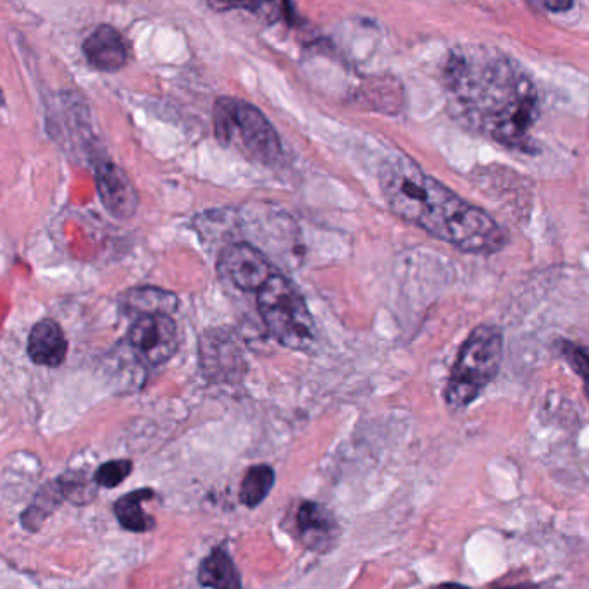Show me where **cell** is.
Returning a JSON list of instances; mask_svg holds the SVG:
<instances>
[{
	"mask_svg": "<svg viewBox=\"0 0 589 589\" xmlns=\"http://www.w3.org/2000/svg\"><path fill=\"white\" fill-rule=\"evenodd\" d=\"M295 526L302 543L316 552H326L328 548L335 545L336 534H338L335 519L319 503H302L297 510Z\"/></svg>",
	"mask_w": 589,
	"mask_h": 589,
	"instance_id": "obj_10",
	"label": "cell"
},
{
	"mask_svg": "<svg viewBox=\"0 0 589 589\" xmlns=\"http://www.w3.org/2000/svg\"><path fill=\"white\" fill-rule=\"evenodd\" d=\"M121 309L130 316H150V314H168L176 310L178 298L171 292L154 288V286H140L124 292L119 298Z\"/></svg>",
	"mask_w": 589,
	"mask_h": 589,
	"instance_id": "obj_12",
	"label": "cell"
},
{
	"mask_svg": "<svg viewBox=\"0 0 589 589\" xmlns=\"http://www.w3.org/2000/svg\"><path fill=\"white\" fill-rule=\"evenodd\" d=\"M28 355L37 366H61L68 355V340L59 323L44 319L33 326L28 338Z\"/></svg>",
	"mask_w": 589,
	"mask_h": 589,
	"instance_id": "obj_11",
	"label": "cell"
},
{
	"mask_svg": "<svg viewBox=\"0 0 589 589\" xmlns=\"http://www.w3.org/2000/svg\"><path fill=\"white\" fill-rule=\"evenodd\" d=\"M83 52L90 66L104 73H116L128 61V47L116 28L102 25L85 40Z\"/></svg>",
	"mask_w": 589,
	"mask_h": 589,
	"instance_id": "obj_9",
	"label": "cell"
},
{
	"mask_svg": "<svg viewBox=\"0 0 589 589\" xmlns=\"http://www.w3.org/2000/svg\"><path fill=\"white\" fill-rule=\"evenodd\" d=\"M257 305L269 335L283 347L309 352L316 343V326L297 288L274 274L257 292Z\"/></svg>",
	"mask_w": 589,
	"mask_h": 589,
	"instance_id": "obj_4",
	"label": "cell"
},
{
	"mask_svg": "<svg viewBox=\"0 0 589 589\" xmlns=\"http://www.w3.org/2000/svg\"><path fill=\"white\" fill-rule=\"evenodd\" d=\"M62 498H64V495H62L59 483L47 484L38 493L37 498L33 500L30 507L25 510V514L21 515L23 526L30 529V531H37L38 527L42 526V522L52 514V510H56Z\"/></svg>",
	"mask_w": 589,
	"mask_h": 589,
	"instance_id": "obj_16",
	"label": "cell"
},
{
	"mask_svg": "<svg viewBox=\"0 0 589 589\" xmlns=\"http://www.w3.org/2000/svg\"><path fill=\"white\" fill-rule=\"evenodd\" d=\"M533 2L550 13H564L572 7V0H533Z\"/></svg>",
	"mask_w": 589,
	"mask_h": 589,
	"instance_id": "obj_20",
	"label": "cell"
},
{
	"mask_svg": "<svg viewBox=\"0 0 589 589\" xmlns=\"http://www.w3.org/2000/svg\"><path fill=\"white\" fill-rule=\"evenodd\" d=\"M393 214L467 254H496L507 233L495 219L424 173L409 157H393L379 171Z\"/></svg>",
	"mask_w": 589,
	"mask_h": 589,
	"instance_id": "obj_2",
	"label": "cell"
},
{
	"mask_svg": "<svg viewBox=\"0 0 589 589\" xmlns=\"http://www.w3.org/2000/svg\"><path fill=\"white\" fill-rule=\"evenodd\" d=\"M274 479L276 476L269 465L250 467L243 478L242 488H240V500L243 505H247L250 509L261 505L273 490Z\"/></svg>",
	"mask_w": 589,
	"mask_h": 589,
	"instance_id": "obj_15",
	"label": "cell"
},
{
	"mask_svg": "<svg viewBox=\"0 0 589 589\" xmlns=\"http://www.w3.org/2000/svg\"><path fill=\"white\" fill-rule=\"evenodd\" d=\"M199 581L205 588L242 589V577L236 569L230 553L217 548L209 557L202 560L199 567Z\"/></svg>",
	"mask_w": 589,
	"mask_h": 589,
	"instance_id": "obj_13",
	"label": "cell"
},
{
	"mask_svg": "<svg viewBox=\"0 0 589 589\" xmlns=\"http://www.w3.org/2000/svg\"><path fill=\"white\" fill-rule=\"evenodd\" d=\"M221 269L243 292H259L276 274L266 255L248 243H231L230 247L224 248Z\"/></svg>",
	"mask_w": 589,
	"mask_h": 589,
	"instance_id": "obj_7",
	"label": "cell"
},
{
	"mask_svg": "<svg viewBox=\"0 0 589 589\" xmlns=\"http://www.w3.org/2000/svg\"><path fill=\"white\" fill-rule=\"evenodd\" d=\"M95 183L102 204L112 216L119 219L135 216L140 204L137 188L123 169L112 162H102L95 169Z\"/></svg>",
	"mask_w": 589,
	"mask_h": 589,
	"instance_id": "obj_8",
	"label": "cell"
},
{
	"mask_svg": "<svg viewBox=\"0 0 589 589\" xmlns=\"http://www.w3.org/2000/svg\"><path fill=\"white\" fill-rule=\"evenodd\" d=\"M235 135L242 140L243 149L262 164H274L281 155V140L273 124L257 107L236 100Z\"/></svg>",
	"mask_w": 589,
	"mask_h": 589,
	"instance_id": "obj_6",
	"label": "cell"
},
{
	"mask_svg": "<svg viewBox=\"0 0 589 589\" xmlns=\"http://www.w3.org/2000/svg\"><path fill=\"white\" fill-rule=\"evenodd\" d=\"M557 350L560 357L569 364L572 371L581 378L584 386V393L589 400V350L577 345L574 341L558 340Z\"/></svg>",
	"mask_w": 589,
	"mask_h": 589,
	"instance_id": "obj_17",
	"label": "cell"
},
{
	"mask_svg": "<svg viewBox=\"0 0 589 589\" xmlns=\"http://www.w3.org/2000/svg\"><path fill=\"white\" fill-rule=\"evenodd\" d=\"M445 83L474 130L507 149L531 150L538 95L519 64L496 50L462 47L448 57Z\"/></svg>",
	"mask_w": 589,
	"mask_h": 589,
	"instance_id": "obj_1",
	"label": "cell"
},
{
	"mask_svg": "<svg viewBox=\"0 0 589 589\" xmlns=\"http://www.w3.org/2000/svg\"><path fill=\"white\" fill-rule=\"evenodd\" d=\"M235 99H219L214 107L216 137L223 145H230L235 137Z\"/></svg>",
	"mask_w": 589,
	"mask_h": 589,
	"instance_id": "obj_18",
	"label": "cell"
},
{
	"mask_svg": "<svg viewBox=\"0 0 589 589\" xmlns=\"http://www.w3.org/2000/svg\"><path fill=\"white\" fill-rule=\"evenodd\" d=\"M128 341L149 366H161L178 350V328L168 314L138 317L130 328Z\"/></svg>",
	"mask_w": 589,
	"mask_h": 589,
	"instance_id": "obj_5",
	"label": "cell"
},
{
	"mask_svg": "<svg viewBox=\"0 0 589 589\" xmlns=\"http://www.w3.org/2000/svg\"><path fill=\"white\" fill-rule=\"evenodd\" d=\"M0 106H4V93L0 90Z\"/></svg>",
	"mask_w": 589,
	"mask_h": 589,
	"instance_id": "obj_22",
	"label": "cell"
},
{
	"mask_svg": "<svg viewBox=\"0 0 589 589\" xmlns=\"http://www.w3.org/2000/svg\"><path fill=\"white\" fill-rule=\"evenodd\" d=\"M505 589H531V588H527V586H514V588H505Z\"/></svg>",
	"mask_w": 589,
	"mask_h": 589,
	"instance_id": "obj_23",
	"label": "cell"
},
{
	"mask_svg": "<svg viewBox=\"0 0 589 589\" xmlns=\"http://www.w3.org/2000/svg\"><path fill=\"white\" fill-rule=\"evenodd\" d=\"M133 471V464L131 460H111L99 467V471L95 472V484L104 486V488H116L123 483L124 479L130 476Z\"/></svg>",
	"mask_w": 589,
	"mask_h": 589,
	"instance_id": "obj_19",
	"label": "cell"
},
{
	"mask_svg": "<svg viewBox=\"0 0 589 589\" xmlns=\"http://www.w3.org/2000/svg\"><path fill=\"white\" fill-rule=\"evenodd\" d=\"M431 589H471V588H467V586H462V584H457V583H445V584H440V586H434V588Z\"/></svg>",
	"mask_w": 589,
	"mask_h": 589,
	"instance_id": "obj_21",
	"label": "cell"
},
{
	"mask_svg": "<svg viewBox=\"0 0 589 589\" xmlns=\"http://www.w3.org/2000/svg\"><path fill=\"white\" fill-rule=\"evenodd\" d=\"M150 498H154L152 490L131 491L128 495L121 496L114 505V514L118 517L119 524L131 533H147L154 529V517H150L142 507V503Z\"/></svg>",
	"mask_w": 589,
	"mask_h": 589,
	"instance_id": "obj_14",
	"label": "cell"
},
{
	"mask_svg": "<svg viewBox=\"0 0 589 589\" xmlns=\"http://www.w3.org/2000/svg\"><path fill=\"white\" fill-rule=\"evenodd\" d=\"M502 329L495 324H479L467 336L453 364L445 400L453 410H464L498 376L503 362Z\"/></svg>",
	"mask_w": 589,
	"mask_h": 589,
	"instance_id": "obj_3",
	"label": "cell"
}]
</instances>
